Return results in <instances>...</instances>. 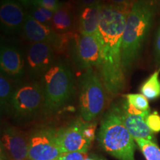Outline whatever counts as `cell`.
Returning a JSON list of instances; mask_svg holds the SVG:
<instances>
[{"mask_svg": "<svg viewBox=\"0 0 160 160\" xmlns=\"http://www.w3.org/2000/svg\"><path fill=\"white\" fill-rule=\"evenodd\" d=\"M129 11L103 2L100 12L99 40L102 48L99 75L107 92L119 94L125 86L122 45L126 19Z\"/></svg>", "mask_w": 160, "mask_h": 160, "instance_id": "obj_1", "label": "cell"}, {"mask_svg": "<svg viewBox=\"0 0 160 160\" xmlns=\"http://www.w3.org/2000/svg\"><path fill=\"white\" fill-rule=\"evenodd\" d=\"M159 8L158 0H136L126 19L122 58L127 77L141 55Z\"/></svg>", "mask_w": 160, "mask_h": 160, "instance_id": "obj_2", "label": "cell"}, {"mask_svg": "<svg viewBox=\"0 0 160 160\" xmlns=\"http://www.w3.org/2000/svg\"><path fill=\"white\" fill-rule=\"evenodd\" d=\"M43 91L42 113L55 114L73 99L76 91L75 78L70 66L62 58L54 63L39 79Z\"/></svg>", "mask_w": 160, "mask_h": 160, "instance_id": "obj_3", "label": "cell"}, {"mask_svg": "<svg viewBox=\"0 0 160 160\" xmlns=\"http://www.w3.org/2000/svg\"><path fill=\"white\" fill-rule=\"evenodd\" d=\"M98 142L104 151L118 160H135V139L124 125L117 103L102 119Z\"/></svg>", "mask_w": 160, "mask_h": 160, "instance_id": "obj_4", "label": "cell"}, {"mask_svg": "<svg viewBox=\"0 0 160 160\" xmlns=\"http://www.w3.org/2000/svg\"><path fill=\"white\" fill-rule=\"evenodd\" d=\"M105 87L94 68L85 70L79 80V108L82 119L93 122L105 106Z\"/></svg>", "mask_w": 160, "mask_h": 160, "instance_id": "obj_5", "label": "cell"}, {"mask_svg": "<svg viewBox=\"0 0 160 160\" xmlns=\"http://www.w3.org/2000/svg\"><path fill=\"white\" fill-rule=\"evenodd\" d=\"M43 104V91L39 81L21 83L13 93L11 116L18 122H27L42 112Z\"/></svg>", "mask_w": 160, "mask_h": 160, "instance_id": "obj_6", "label": "cell"}, {"mask_svg": "<svg viewBox=\"0 0 160 160\" xmlns=\"http://www.w3.org/2000/svg\"><path fill=\"white\" fill-rule=\"evenodd\" d=\"M70 57L79 70L100 67L102 62V48L99 38L75 32L68 48Z\"/></svg>", "mask_w": 160, "mask_h": 160, "instance_id": "obj_7", "label": "cell"}, {"mask_svg": "<svg viewBox=\"0 0 160 160\" xmlns=\"http://www.w3.org/2000/svg\"><path fill=\"white\" fill-rule=\"evenodd\" d=\"M22 35L31 43H45L51 45L57 53H62L68 48L73 33L59 34L49 25H44L35 20L28 13H26Z\"/></svg>", "mask_w": 160, "mask_h": 160, "instance_id": "obj_8", "label": "cell"}, {"mask_svg": "<svg viewBox=\"0 0 160 160\" xmlns=\"http://www.w3.org/2000/svg\"><path fill=\"white\" fill-rule=\"evenodd\" d=\"M57 130L38 128L28 137V160H54L62 153L56 139Z\"/></svg>", "mask_w": 160, "mask_h": 160, "instance_id": "obj_9", "label": "cell"}, {"mask_svg": "<svg viewBox=\"0 0 160 160\" xmlns=\"http://www.w3.org/2000/svg\"><path fill=\"white\" fill-rule=\"evenodd\" d=\"M55 50L45 43H31L24 53L25 73L32 81H38L54 63Z\"/></svg>", "mask_w": 160, "mask_h": 160, "instance_id": "obj_10", "label": "cell"}, {"mask_svg": "<svg viewBox=\"0 0 160 160\" xmlns=\"http://www.w3.org/2000/svg\"><path fill=\"white\" fill-rule=\"evenodd\" d=\"M84 121H76L57 130V143L62 153L88 151L91 142L85 137L82 128Z\"/></svg>", "mask_w": 160, "mask_h": 160, "instance_id": "obj_11", "label": "cell"}, {"mask_svg": "<svg viewBox=\"0 0 160 160\" xmlns=\"http://www.w3.org/2000/svg\"><path fill=\"white\" fill-rule=\"evenodd\" d=\"M1 154L8 160H28V138L14 128H5L1 137Z\"/></svg>", "mask_w": 160, "mask_h": 160, "instance_id": "obj_12", "label": "cell"}, {"mask_svg": "<svg viewBox=\"0 0 160 160\" xmlns=\"http://www.w3.org/2000/svg\"><path fill=\"white\" fill-rule=\"evenodd\" d=\"M0 67L2 73L13 81H19L25 74V56L16 46L2 45Z\"/></svg>", "mask_w": 160, "mask_h": 160, "instance_id": "obj_13", "label": "cell"}, {"mask_svg": "<svg viewBox=\"0 0 160 160\" xmlns=\"http://www.w3.org/2000/svg\"><path fill=\"white\" fill-rule=\"evenodd\" d=\"M25 14L23 8L17 0H1L0 23L6 34H15L22 30Z\"/></svg>", "mask_w": 160, "mask_h": 160, "instance_id": "obj_14", "label": "cell"}, {"mask_svg": "<svg viewBox=\"0 0 160 160\" xmlns=\"http://www.w3.org/2000/svg\"><path fill=\"white\" fill-rule=\"evenodd\" d=\"M119 113L124 125L135 139H145L153 141L154 135L145 122L146 117L150 113V110L142 114H135L125 111L119 104H117Z\"/></svg>", "mask_w": 160, "mask_h": 160, "instance_id": "obj_15", "label": "cell"}, {"mask_svg": "<svg viewBox=\"0 0 160 160\" xmlns=\"http://www.w3.org/2000/svg\"><path fill=\"white\" fill-rule=\"evenodd\" d=\"M102 3L77 8V30L80 33L99 38L100 12Z\"/></svg>", "mask_w": 160, "mask_h": 160, "instance_id": "obj_16", "label": "cell"}, {"mask_svg": "<svg viewBox=\"0 0 160 160\" xmlns=\"http://www.w3.org/2000/svg\"><path fill=\"white\" fill-rule=\"evenodd\" d=\"M51 27L59 34L74 33L77 28V13L71 2H63L53 14Z\"/></svg>", "mask_w": 160, "mask_h": 160, "instance_id": "obj_17", "label": "cell"}, {"mask_svg": "<svg viewBox=\"0 0 160 160\" xmlns=\"http://www.w3.org/2000/svg\"><path fill=\"white\" fill-rule=\"evenodd\" d=\"M13 80L1 72L0 74V105L1 112L5 115H11V102L17 86Z\"/></svg>", "mask_w": 160, "mask_h": 160, "instance_id": "obj_18", "label": "cell"}, {"mask_svg": "<svg viewBox=\"0 0 160 160\" xmlns=\"http://www.w3.org/2000/svg\"><path fill=\"white\" fill-rule=\"evenodd\" d=\"M160 68L145 80L140 86V92L148 100L160 97Z\"/></svg>", "mask_w": 160, "mask_h": 160, "instance_id": "obj_19", "label": "cell"}, {"mask_svg": "<svg viewBox=\"0 0 160 160\" xmlns=\"http://www.w3.org/2000/svg\"><path fill=\"white\" fill-rule=\"evenodd\" d=\"M146 160H160V148L151 140L145 139H135Z\"/></svg>", "mask_w": 160, "mask_h": 160, "instance_id": "obj_20", "label": "cell"}, {"mask_svg": "<svg viewBox=\"0 0 160 160\" xmlns=\"http://www.w3.org/2000/svg\"><path fill=\"white\" fill-rule=\"evenodd\" d=\"M28 13L37 22L49 26L51 25L52 19L54 14L53 12L49 10L36 5L31 6Z\"/></svg>", "mask_w": 160, "mask_h": 160, "instance_id": "obj_21", "label": "cell"}, {"mask_svg": "<svg viewBox=\"0 0 160 160\" xmlns=\"http://www.w3.org/2000/svg\"><path fill=\"white\" fill-rule=\"evenodd\" d=\"M124 97L130 105L142 111L150 110L148 99L142 93H128L124 95Z\"/></svg>", "mask_w": 160, "mask_h": 160, "instance_id": "obj_22", "label": "cell"}, {"mask_svg": "<svg viewBox=\"0 0 160 160\" xmlns=\"http://www.w3.org/2000/svg\"><path fill=\"white\" fill-rule=\"evenodd\" d=\"M145 122L153 133L160 132V115L157 111L149 113L146 117Z\"/></svg>", "mask_w": 160, "mask_h": 160, "instance_id": "obj_23", "label": "cell"}, {"mask_svg": "<svg viewBox=\"0 0 160 160\" xmlns=\"http://www.w3.org/2000/svg\"><path fill=\"white\" fill-rule=\"evenodd\" d=\"M62 4V2H60L59 0H36L33 5L39 6L55 13L61 7Z\"/></svg>", "mask_w": 160, "mask_h": 160, "instance_id": "obj_24", "label": "cell"}, {"mask_svg": "<svg viewBox=\"0 0 160 160\" xmlns=\"http://www.w3.org/2000/svg\"><path fill=\"white\" fill-rule=\"evenodd\" d=\"M97 128V124L96 122H86L84 121L82 128L83 134L90 142H92L95 139Z\"/></svg>", "mask_w": 160, "mask_h": 160, "instance_id": "obj_25", "label": "cell"}, {"mask_svg": "<svg viewBox=\"0 0 160 160\" xmlns=\"http://www.w3.org/2000/svg\"><path fill=\"white\" fill-rule=\"evenodd\" d=\"M88 158L87 153L85 152H68L62 153L57 159L60 160H85Z\"/></svg>", "mask_w": 160, "mask_h": 160, "instance_id": "obj_26", "label": "cell"}, {"mask_svg": "<svg viewBox=\"0 0 160 160\" xmlns=\"http://www.w3.org/2000/svg\"><path fill=\"white\" fill-rule=\"evenodd\" d=\"M135 1L136 0H104V2L119 7L126 11H130Z\"/></svg>", "mask_w": 160, "mask_h": 160, "instance_id": "obj_27", "label": "cell"}, {"mask_svg": "<svg viewBox=\"0 0 160 160\" xmlns=\"http://www.w3.org/2000/svg\"><path fill=\"white\" fill-rule=\"evenodd\" d=\"M154 59L156 65L160 66V23L156 32L154 41Z\"/></svg>", "mask_w": 160, "mask_h": 160, "instance_id": "obj_28", "label": "cell"}, {"mask_svg": "<svg viewBox=\"0 0 160 160\" xmlns=\"http://www.w3.org/2000/svg\"><path fill=\"white\" fill-rule=\"evenodd\" d=\"M76 2L77 5V8H79L96 5V4L103 3L104 0H76Z\"/></svg>", "mask_w": 160, "mask_h": 160, "instance_id": "obj_29", "label": "cell"}, {"mask_svg": "<svg viewBox=\"0 0 160 160\" xmlns=\"http://www.w3.org/2000/svg\"><path fill=\"white\" fill-rule=\"evenodd\" d=\"M23 6H25V8H30L31 6H32L34 3V2L36 0H17Z\"/></svg>", "mask_w": 160, "mask_h": 160, "instance_id": "obj_30", "label": "cell"}, {"mask_svg": "<svg viewBox=\"0 0 160 160\" xmlns=\"http://www.w3.org/2000/svg\"><path fill=\"white\" fill-rule=\"evenodd\" d=\"M1 160H8V159H6V158H5V157H4L3 155L1 154Z\"/></svg>", "mask_w": 160, "mask_h": 160, "instance_id": "obj_31", "label": "cell"}, {"mask_svg": "<svg viewBox=\"0 0 160 160\" xmlns=\"http://www.w3.org/2000/svg\"><path fill=\"white\" fill-rule=\"evenodd\" d=\"M99 160H107L105 159V158H103V157H100Z\"/></svg>", "mask_w": 160, "mask_h": 160, "instance_id": "obj_32", "label": "cell"}, {"mask_svg": "<svg viewBox=\"0 0 160 160\" xmlns=\"http://www.w3.org/2000/svg\"><path fill=\"white\" fill-rule=\"evenodd\" d=\"M54 160H60V159H54Z\"/></svg>", "mask_w": 160, "mask_h": 160, "instance_id": "obj_33", "label": "cell"}]
</instances>
